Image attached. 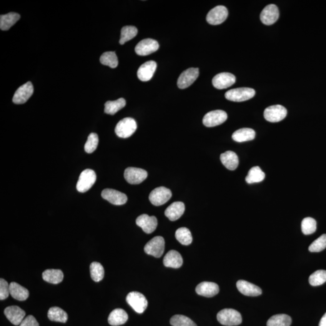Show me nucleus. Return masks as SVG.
Wrapping results in <instances>:
<instances>
[{
	"label": "nucleus",
	"instance_id": "1",
	"mask_svg": "<svg viewBox=\"0 0 326 326\" xmlns=\"http://www.w3.org/2000/svg\"><path fill=\"white\" fill-rule=\"evenodd\" d=\"M217 319L220 324L227 326L239 325L242 322L241 314L233 309L220 310L217 314Z\"/></svg>",
	"mask_w": 326,
	"mask_h": 326
},
{
	"label": "nucleus",
	"instance_id": "2",
	"mask_svg": "<svg viewBox=\"0 0 326 326\" xmlns=\"http://www.w3.org/2000/svg\"><path fill=\"white\" fill-rule=\"evenodd\" d=\"M137 128L136 122L130 117L125 118L118 123L115 127V134L122 139L129 138L134 134Z\"/></svg>",
	"mask_w": 326,
	"mask_h": 326
},
{
	"label": "nucleus",
	"instance_id": "3",
	"mask_svg": "<svg viewBox=\"0 0 326 326\" xmlns=\"http://www.w3.org/2000/svg\"><path fill=\"white\" fill-rule=\"evenodd\" d=\"M255 94L254 89L250 88H238L228 91L225 93V97L230 101L240 102L252 99Z\"/></svg>",
	"mask_w": 326,
	"mask_h": 326
},
{
	"label": "nucleus",
	"instance_id": "4",
	"mask_svg": "<svg viewBox=\"0 0 326 326\" xmlns=\"http://www.w3.org/2000/svg\"><path fill=\"white\" fill-rule=\"evenodd\" d=\"M96 181V173L91 169L84 170L80 175L76 185L77 191L85 193L89 191Z\"/></svg>",
	"mask_w": 326,
	"mask_h": 326
},
{
	"label": "nucleus",
	"instance_id": "5",
	"mask_svg": "<svg viewBox=\"0 0 326 326\" xmlns=\"http://www.w3.org/2000/svg\"><path fill=\"white\" fill-rule=\"evenodd\" d=\"M127 302L130 307L138 313H144L148 305L146 297L139 292L129 293L127 297Z\"/></svg>",
	"mask_w": 326,
	"mask_h": 326
},
{
	"label": "nucleus",
	"instance_id": "6",
	"mask_svg": "<svg viewBox=\"0 0 326 326\" xmlns=\"http://www.w3.org/2000/svg\"><path fill=\"white\" fill-rule=\"evenodd\" d=\"M164 238L162 236H156L147 243L145 245L144 250L146 254L159 258L164 253Z\"/></svg>",
	"mask_w": 326,
	"mask_h": 326
},
{
	"label": "nucleus",
	"instance_id": "7",
	"mask_svg": "<svg viewBox=\"0 0 326 326\" xmlns=\"http://www.w3.org/2000/svg\"><path fill=\"white\" fill-rule=\"evenodd\" d=\"M170 190L165 187H160L152 190L149 195L150 202L155 206L165 204L172 197Z\"/></svg>",
	"mask_w": 326,
	"mask_h": 326
},
{
	"label": "nucleus",
	"instance_id": "8",
	"mask_svg": "<svg viewBox=\"0 0 326 326\" xmlns=\"http://www.w3.org/2000/svg\"><path fill=\"white\" fill-rule=\"evenodd\" d=\"M287 115V110L282 105H272L266 109L264 111V117L267 121L277 123L282 121Z\"/></svg>",
	"mask_w": 326,
	"mask_h": 326
},
{
	"label": "nucleus",
	"instance_id": "9",
	"mask_svg": "<svg viewBox=\"0 0 326 326\" xmlns=\"http://www.w3.org/2000/svg\"><path fill=\"white\" fill-rule=\"evenodd\" d=\"M227 117V114L224 111L215 110L205 114L203 118L202 122L205 127H215L226 121Z\"/></svg>",
	"mask_w": 326,
	"mask_h": 326
},
{
	"label": "nucleus",
	"instance_id": "10",
	"mask_svg": "<svg viewBox=\"0 0 326 326\" xmlns=\"http://www.w3.org/2000/svg\"><path fill=\"white\" fill-rule=\"evenodd\" d=\"M124 177L129 184H139L147 179V172L140 168L130 167L125 170Z\"/></svg>",
	"mask_w": 326,
	"mask_h": 326
},
{
	"label": "nucleus",
	"instance_id": "11",
	"mask_svg": "<svg viewBox=\"0 0 326 326\" xmlns=\"http://www.w3.org/2000/svg\"><path fill=\"white\" fill-rule=\"evenodd\" d=\"M199 74V69L198 68H190L185 70L178 79V87L180 89H185L190 87L197 79Z\"/></svg>",
	"mask_w": 326,
	"mask_h": 326
},
{
	"label": "nucleus",
	"instance_id": "12",
	"mask_svg": "<svg viewBox=\"0 0 326 326\" xmlns=\"http://www.w3.org/2000/svg\"><path fill=\"white\" fill-rule=\"evenodd\" d=\"M228 16V12L226 7L224 6H217L208 13L206 19L210 24L218 25L224 22Z\"/></svg>",
	"mask_w": 326,
	"mask_h": 326
},
{
	"label": "nucleus",
	"instance_id": "13",
	"mask_svg": "<svg viewBox=\"0 0 326 326\" xmlns=\"http://www.w3.org/2000/svg\"><path fill=\"white\" fill-rule=\"evenodd\" d=\"M159 49V44L153 39L142 40L135 47V51L139 56H147L153 54Z\"/></svg>",
	"mask_w": 326,
	"mask_h": 326
},
{
	"label": "nucleus",
	"instance_id": "14",
	"mask_svg": "<svg viewBox=\"0 0 326 326\" xmlns=\"http://www.w3.org/2000/svg\"><path fill=\"white\" fill-rule=\"evenodd\" d=\"M33 93L34 87L32 82H27L17 90L13 97V102L16 104H23L30 99Z\"/></svg>",
	"mask_w": 326,
	"mask_h": 326
},
{
	"label": "nucleus",
	"instance_id": "15",
	"mask_svg": "<svg viewBox=\"0 0 326 326\" xmlns=\"http://www.w3.org/2000/svg\"><path fill=\"white\" fill-rule=\"evenodd\" d=\"M235 82V77L230 72H221L213 77V86L218 90L226 89Z\"/></svg>",
	"mask_w": 326,
	"mask_h": 326
},
{
	"label": "nucleus",
	"instance_id": "16",
	"mask_svg": "<svg viewBox=\"0 0 326 326\" xmlns=\"http://www.w3.org/2000/svg\"><path fill=\"white\" fill-rule=\"evenodd\" d=\"M102 197L105 200L115 205H124L127 200L126 195L117 190L111 189L103 190Z\"/></svg>",
	"mask_w": 326,
	"mask_h": 326
},
{
	"label": "nucleus",
	"instance_id": "17",
	"mask_svg": "<svg viewBox=\"0 0 326 326\" xmlns=\"http://www.w3.org/2000/svg\"><path fill=\"white\" fill-rule=\"evenodd\" d=\"M279 17V11L276 5L270 4L263 9L260 19L263 24L270 26L275 23Z\"/></svg>",
	"mask_w": 326,
	"mask_h": 326
},
{
	"label": "nucleus",
	"instance_id": "18",
	"mask_svg": "<svg viewBox=\"0 0 326 326\" xmlns=\"http://www.w3.org/2000/svg\"><path fill=\"white\" fill-rule=\"evenodd\" d=\"M138 226L141 227L144 232L150 234L154 232L157 227L158 220L156 217H149L146 214L140 215L136 219Z\"/></svg>",
	"mask_w": 326,
	"mask_h": 326
},
{
	"label": "nucleus",
	"instance_id": "19",
	"mask_svg": "<svg viewBox=\"0 0 326 326\" xmlns=\"http://www.w3.org/2000/svg\"><path fill=\"white\" fill-rule=\"evenodd\" d=\"M4 313L9 322L16 326H19L26 316L25 311L17 306H11L6 308Z\"/></svg>",
	"mask_w": 326,
	"mask_h": 326
},
{
	"label": "nucleus",
	"instance_id": "20",
	"mask_svg": "<svg viewBox=\"0 0 326 326\" xmlns=\"http://www.w3.org/2000/svg\"><path fill=\"white\" fill-rule=\"evenodd\" d=\"M157 64L154 61L145 62L140 67L137 72V76L140 81L147 82L150 81L154 76Z\"/></svg>",
	"mask_w": 326,
	"mask_h": 326
},
{
	"label": "nucleus",
	"instance_id": "21",
	"mask_svg": "<svg viewBox=\"0 0 326 326\" xmlns=\"http://www.w3.org/2000/svg\"><path fill=\"white\" fill-rule=\"evenodd\" d=\"M196 292L198 295L205 297H213L219 292V288L217 283L204 282L199 283L196 288Z\"/></svg>",
	"mask_w": 326,
	"mask_h": 326
},
{
	"label": "nucleus",
	"instance_id": "22",
	"mask_svg": "<svg viewBox=\"0 0 326 326\" xmlns=\"http://www.w3.org/2000/svg\"><path fill=\"white\" fill-rule=\"evenodd\" d=\"M237 288L239 291L246 296L256 297L262 294V290L257 286L247 281L240 280L237 282Z\"/></svg>",
	"mask_w": 326,
	"mask_h": 326
},
{
	"label": "nucleus",
	"instance_id": "23",
	"mask_svg": "<svg viewBox=\"0 0 326 326\" xmlns=\"http://www.w3.org/2000/svg\"><path fill=\"white\" fill-rule=\"evenodd\" d=\"M185 205L182 202H175L165 210V215L171 221H175L184 214Z\"/></svg>",
	"mask_w": 326,
	"mask_h": 326
},
{
	"label": "nucleus",
	"instance_id": "24",
	"mask_svg": "<svg viewBox=\"0 0 326 326\" xmlns=\"http://www.w3.org/2000/svg\"><path fill=\"white\" fill-rule=\"evenodd\" d=\"M163 263L165 267L177 269L182 265V257L177 251L170 250L165 255Z\"/></svg>",
	"mask_w": 326,
	"mask_h": 326
},
{
	"label": "nucleus",
	"instance_id": "25",
	"mask_svg": "<svg viewBox=\"0 0 326 326\" xmlns=\"http://www.w3.org/2000/svg\"><path fill=\"white\" fill-rule=\"evenodd\" d=\"M220 159L223 165L228 170L236 169L239 165V159L234 152L227 151L223 153L220 155Z\"/></svg>",
	"mask_w": 326,
	"mask_h": 326
},
{
	"label": "nucleus",
	"instance_id": "26",
	"mask_svg": "<svg viewBox=\"0 0 326 326\" xmlns=\"http://www.w3.org/2000/svg\"><path fill=\"white\" fill-rule=\"evenodd\" d=\"M10 295L14 299L18 301H25L29 297V291L26 288L16 282L10 283Z\"/></svg>",
	"mask_w": 326,
	"mask_h": 326
},
{
	"label": "nucleus",
	"instance_id": "27",
	"mask_svg": "<svg viewBox=\"0 0 326 326\" xmlns=\"http://www.w3.org/2000/svg\"><path fill=\"white\" fill-rule=\"evenodd\" d=\"M128 320L126 311L122 309H115L112 310L109 317V323L110 325L117 326L125 324Z\"/></svg>",
	"mask_w": 326,
	"mask_h": 326
},
{
	"label": "nucleus",
	"instance_id": "28",
	"mask_svg": "<svg viewBox=\"0 0 326 326\" xmlns=\"http://www.w3.org/2000/svg\"><path fill=\"white\" fill-rule=\"evenodd\" d=\"M18 14L10 12L6 15H1L0 17V29L2 31H8L20 19Z\"/></svg>",
	"mask_w": 326,
	"mask_h": 326
},
{
	"label": "nucleus",
	"instance_id": "29",
	"mask_svg": "<svg viewBox=\"0 0 326 326\" xmlns=\"http://www.w3.org/2000/svg\"><path fill=\"white\" fill-rule=\"evenodd\" d=\"M42 278L47 282L56 285L62 282L64 274L60 270H47L42 273Z\"/></svg>",
	"mask_w": 326,
	"mask_h": 326
},
{
	"label": "nucleus",
	"instance_id": "30",
	"mask_svg": "<svg viewBox=\"0 0 326 326\" xmlns=\"http://www.w3.org/2000/svg\"><path fill=\"white\" fill-rule=\"evenodd\" d=\"M255 132L251 128H242L236 130L232 135V139L235 142L242 143L251 141L254 139Z\"/></svg>",
	"mask_w": 326,
	"mask_h": 326
},
{
	"label": "nucleus",
	"instance_id": "31",
	"mask_svg": "<svg viewBox=\"0 0 326 326\" xmlns=\"http://www.w3.org/2000/svg\"><path fill=\"white\" fill-rule=\"evenodd\" d=\"M47 316H48L49 319L52 322L65 323L68 320L67 312L58 307L50 308Z\"/></svg>",
	"mask_w": 326,
	"mask_h": 326
},
{
	"label": "nucleus",
	"instance_id": "32",
	"mask_svg": "<svg viewBox=\"0 0 326 326\" xmlns=\"http://www.w3.org/2000/svg\"><path fill=\"white\" fill-rule=\"evenodd\" d=\"M125 105L126 100L124 98H120L114 101H108L105 104V112L107 114L114 115L124 109Z\"/></svg>",
	"mask_w": 326,
	"mask_h": 326
},
{
	"label": "nucleus",
	"instance_id": "33",
	"mask_svg": "<svg viewBox=\"0 0 326 326\" xmlns=\"http://www.w3.org/2000/svg\"><path fill=\"white\" fill-rule=\"evenodd\" d=\"M265 178V173L259 166H255L252 168L248 172L247 176L246 177V182L248 184H253L262 182Z\"/></svg>",
	"mask_w": 326,
	"mask_h": 326
},
{
	"label": "nucleus",
	"instance_id": "34",
	"mask_svg": "<svg viewBox=\"0 0 326 326\" xmlns=\"http://www.w3.org/2000/svg\"><path fill=\"white\" fill-rule=\"evenodd\" d=\"M292 319L289 315L277 314L272 316L267 322V326H290Z\"/></svg>",
	"mask_w": 326,
	"mask_h": 326
},
{
	"label": "nucleus",
	"instance_id": "35",
	"mask_svg": "<svg viewBox=\"0 0 326 326\" xmlns=\"http://www.w3.org/2000/svg\"><path fill=\"white\" fill-rule=\"evenodd\" d=\"M175 237L178 241L183 245L192 244L193 238L190 231L185 227L180 228L175 233Z\"/></svg>",
	"mask_w": 326,
	"mask_h": 326
},
{
	"label": "nucleus",
	"instance_id": "36",
	"mask_svg": "<svg viewBox=\"0 0 326 326\" xmlns=\"http://www.w3.org/2000/svg\"><path fill=\"white\" fill-rule=\"evenodd\" d=\"M100 61L102 64L107 65L112 69H115L119 64L117 55L114 52H105L100 56Z\"/></svg>",
	"mask_w": 326,
	"mask_h": 326
},
{
	"label": "nucleus",
	"instance_id": "37",
	"mask_svg": "<svg viewBox=\"0 0 326 326\" xmlns=\"http://www.w3.org/2000/svg\"><path fill=\"white\" fill-rule=\"evenodd\" d=\"M90 274L92 280L99 282L104 277L105 270L100 263L94 262L90 265Z\"/></svg>",
	"mask_w": 326,
	"mask_h": 326
},
{
	"label": "nucleus",
	"instance_id": "38",
	"mask_svg": "<svg viewBox=\"0 0 326 326\" xmlns=\"http://www.w3.org/2000/svg\"><path fill=\"white\" fill-rule=\"evenodd\" d=\"M138 34V30L136 27L132 26H127L123 27L121 31V37H120V44L124 45L125 42L130 41L134 38Z\"/></svg>",
	"mask_w": 326,
	"mask_h": 326
},
{
	"label": "nucleus",
	"instance_id": "39",
	"mask_svg": "<svg viewBox=\"0 0 326 326\" xmlns=\"http://www.w3.org/2000/svg\"><path fill=\"white\" fill-rule=\"evenodd\" d=\"M309 282L313 287L322 285L326 282V271L318 270L310 275Z\"/></svg>",
	"mask_w": 326,
	"mask_h": 326
},
{
	"label": "nucleus",
	"instance_id": "40",
	"mask_svg": "<svg viewBox=\"0 0 326 326\" xmlns=\"http://www.w3.org/2000/svg\"><path fill=\"white\" fill-rule=\"evenodd\" d=\"M317 230V222L312 217H306L302 220V230L303 234L309 235L313 234Z\"/></svg>",
	"mask_w": 326,
	"mask_h": 326
},
{
	"label": "nucleus",
	"instance_id": "41",
	"mask_svg": "<svg viewBox=\"0 0 326 326\" xmlns=\"http://www.w3.org/2000/svg\"><path fill=\"white\" fill-rule=\"evenodd\" d=\"M172 326H197L189 318L182 315H175L170 321Z\"/></svg>",
	"mask_w": 326,
	"mask_h": 326
},
{
	"label": "nucleus",
	"instance_id": "42",
	"mask_svg": "<svg viewBox=\"0 0 326 326\" xmlns=\"http://www.w3.org/2000/svg\"><path fill=\"white\" fill-rule=\"evenodd\" d=\"M99 144V137L96 133H91L88 137L86 144L85 145V150L88 154H91L97 149Z\"/></svg>",
	"mask_w": 326,
	"mask_h": 326
},
{
	"label": "nucleus",
	"instance_id": "43",
	"mask_svg": "<svg viewBox=\"0 0 326 326\" xmlns=\"http://www.w3.org/2000/svg\"><path fill=\"white\" fill-rule=\"evenodd\" d=\"M326 248V235H323L313 241L309 247V252L318 253L322 252Z\"/></svg>",
	"mask_w": 326,
	"mask_h": 326
},
{
	"label": "nucleus",
	"instance_id": "44",
	"mask_svg": "<svg viewBox=\"0 0 326 326\" xmlns=\"http://www.w3.org/2000/svg\"><path fill=\"white\" fill-rule=\"evenodd\" d=\"M10 284L3 278L0 279V300L6 299L10 295Z\"/></svg>",
	"mask_w": 326,
	"mask_h": 326
},
{
	"label": "nucleus",
	"instance_id": "45",
	"mask_svg": "<svg viewBox=\"0 0 326 326\" xmlns=\"http://www.w3.org/2000/svg\"><path fill=\"white\" fill-rule=\"evenodd\" d=\"M19 326H39V325L34 316L28 315L24 318Z\"/></svg>",
	"mask_w": 326,
	"mask_h": 326
},
{
	"label": "nucleus",
	"instance_id": "46",
	"mask_svg": "<svg viewBox=\"0 0 326 326\" xmlns=\"http://www.w3.org/2000/svg\"><path fill=\"white\" fill-rule=\"evenodd\" d=\"M319 326H326V313L321 319Z\"/></svg>",
	"mask_w": 326,
	"mask_h": 326
}]
</instances>
